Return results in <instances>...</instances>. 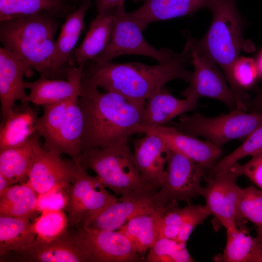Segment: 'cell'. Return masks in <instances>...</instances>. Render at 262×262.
<instances>
[{
  "instance_id": "obj_1",
  "label": "cell",
  "mask_w": 262,
  "mask_h": 262,
  "mask_svg": "<svg viewBox=\"0 0 262 262\" xmlns=\"http://www.w3.org/2000/svg\"><path fill=\"white\" fill-rule=\"evenodd\" d=\"M78 102L84 122L82 151L127 141L134 134L150 130L142 124L146 100L129 99L113 92H100L82 78Z\"/></svg>"
},
{
  "instance_id": "obj_2",
  "label": "cell",
  "mask_w": 262,
  "mask_h": 262,
  "mask_svg": "<svg viewBox=\"0 0 262 262\" xmlns=\"http://www.w3.org/2000/svg\"><path fill=\"white\" fill-rule=\"evenodd\" d=\"M192 57L188 37L183 50L170 61L150 66L139 62L92 63L83 69L82 79L106 92L129 99L146 100L169 82L181 79L189 82L192 72L186 68Z\"/></svg>"
},
{
  "instance_id": "obj_3",
  "label": "cell",
  "mask_w": 262,
  "mask_h": 262,
  "mask_svg": "<svg viewBox=\"0 0 262 262\" xmlns=\"http://www.w3.org/2000/svg\"><path fill=\"white\" fill-rule=\"evenodd\" d=\"M56 16L45 12L0 21V40L26 70L49 79L52 72L54 36L59 27Z\"/></svg>"
},
{
  "instance_id": "obj_4",
  "label": "cell",
  "mask_w": 262,
  "mask_h": 262,
  "mask_svg": "<svg viewBox=\"0 0 262 262\" xmlns=\"http://www.w3.org/2000/svg\"><path fill=\"white\" fill-rule=\"evenodd\" d=\"M238 0H212L208 9L212 20L209 29L195 45L209 56L223 71L234 94L238 106L243 105L248 96L235 82L233 67L241 50L254 51L253 43L245 39L243 24L237 6Z\"/></svg>"
},
{
  "instance_id": "obj_5",
  "label": "cell",
  "mask_w": 262,
  "mask_h": 262,
  "mask_svg": "<svg viewBox=\"0 0 262 262\" xmlns=\"http://www.w3.org/2000/svg\"><path fill=\"white\" fill-rule=\"evenodd\" d=\"M78 162L85 169L92 170L119 199L151 197L158 191L138 171L127 141L84 149Z\"/></svg>"
},
{
  "instance_id": "obj_6",
  "label": "cell",
  "mask_w": 262,
  "mask_h": 262,
  "mask_svg": "<svg viewBox=\"0 0 262 262\" xmlns=\"http://www.w3.org/2000/svg\"><path fill=\"white\" fill-rule=\"evenodd\" d=\"M262 124V113L235 109L229 114L207 117L200 113L181 115L170 127L189 135L202 137L217 147L231 140L246 138Z\"/></svg>"
},
{
  "instance_id": "obj_7",
  "label": "cell",
  "mask_w": 262,
  "mask_h": 262,
  "mask_svg": "<svg viewBox=\"0 0 262 262\" xmlns=\"http://www.w3.org/2000/svg\"><path fill=\"white\" fill-rule=\"evenodd\" d=\"M113 14L109 42L104 50L92 60V63L104 64L128 54L147 56L159 63H163L170 61L177 54L170 49H158L149 44L139 26L126 12L124 5L117 7Z\"/></svg>"
},
{
  "instance_id": "obj_8",
  "label": "cell",
  "mask_w": 262,
  "mask_h": 262,
  "mask_svg": "<svg viewBox=\"0 0 262 262\" xmlns=\"http://www.w3.org/2000/svg\"><path fill=\"white\" fill-rule=\"evenodd\" d=\"M166 172L163 184L153 196L158 205L187 202L201 195L207 171L183 154L170 148Z\"/></svg>"
},
{
  "instance_id": "obj_9",
  "label": "cell",
  "mask_w": 262,
  "mask_h": 262,
  "mask_svg": "<svg viewBox=\"0 0 262 262\" xmlns=\"http://www.w3.org/2000/svg\"><path fill=\"white\" fill-rule=\"evenodd\" d=\"M191 45L190 64L194 71L190 84L181 95L185 98L208 97L219 100L230 111L237 109V101L223 73L217 64L195 43V39L189 37Z\"/></svg>"
},
{
  "instance_id": "obj_10",
  "label": "cell",
  "mask_w": 262,
  "mask_h": 262,
  "mask_svg": "<svg viewBox=\"0 0 262 262\" xmlns=\"http://www.w3.org/2000/svg\"><path fill=\"white\" fill-rule=\"evenodd\" d=\"M76 179L70 189V196L66 209L69 225L79 226L88 217L94 214L119 198L111 194L97 177L88 174L77 162Z\"/></svg>"
},
{
  "instance_id": "obj_11",
  "label": "cell",
  "mask_w": 262,
  "mask_h": 262,
  "mask_svg": "<svg viewBox=\"0 0 262 262\" xmlns=\"http://www.w3.org/2000/svg\"><path fill=\"white\" fill-rule=\"evenodd\" d=\"M77 242L90 256L92 262H138L144 259L120 230L109 231L76 227Z\"/></svg>"
},
{
  "instance_id": "obj_12",
  "label": "cell",
  "mask_w": 262,
  "mask_h": 262,
  "mask_svg": "<svg viewBox=\"0 0 262 262\" xmlns=\"http://www.w3.org/2000/svg\"><path fill=\"white\" fill-rule=\"evenodd\" d=\"M238 177L231 167L208 176L205 178L206 185L201 194L210 214L226 230L237 227L236 213L241 189L236 183Z\"/></svg>"
},
{
  "instance_id": "obj_13",
  "label": "cell",
  "mask_w": 262,
  "mask_h": 262,
  "mask_svg": "<svg viewBox=\"0 0 262 262\" xmlns=\"http://www.w3.org/2000/svg\"><path fill=\"white\" fill-rule=\"evenodd\" d=\"M40 135L34 143V157L27 182L38 195L59 185H71L76 177L77 163L63 160L61 155L44 148Z\"/></svg>"
},
{
  "instance_id": "obj_14",
  "label": "cell",
  "mask_w": 262,
  "mask_h": 262,
  "mask_svg": "<svg viewBox=\"0 0 262 262\" xmlns=\"http://www.w3.org/2000/svg\"><path fill=\"white\" fill-rule=\"evenodd\" d=\"M11 256L12 261L25 262H92L88 253L67 231L57 239L48 243L34 241L30 246ZM9 259L8 260H9Z\"/></svg>"
},
{
  "instance_id": "obj_15",
  "label": "cell",
  "mask_w": 262,
  "mask_h": 262,
  "mask_svg": "<svg viewBox=\"0 0 262 262\" xmlns=\"http://www.w3.org/2000/svg\"><path fill=\"white\" fill-rule=\"evenodd\" d=\"M134 142L133 160L144 178L158 190L164 183L170 148L159 135L148 131Z\"/></svg>"
},
{
  "instance_id": "obj_16",
  "label": "cell",
  "mask_w": 262,
  "mask_h": 262,
  "mask_svg": "<svg viewBox=\"0 0 262 262\" xmlns=\"http://www.w3.org/2000/svg\"><path fill=\"white\" fill-rule=\"evenodd\" d=\"M150 131L161 136L170 148L183 154L207 172L214 167L222 153L221 148L210 141L198 139L170 126H161Z\"/></svg>"
},
{
  "instance_id": "obj_17",
  "label": "cell",
  "mask_w": 262,
  "mask_h": 262,
  "mask_svg": "<svg viewBox=\"0 0 262 262\" xmlns=\"http://www.w3.org/2000/svg\"><path fill=\"white\" fill-rule=\"evenodd\" d=\"M84 68V66H71L66 80L40 76L35 81L25 82L26 88L30 90L27 102L43 107L79 95Z\"/></svg>"
},
{
  "instance_id": "obj_18",
  "label": "cell",
  "mask_w": 262,
  "mask_h": 262,
  "mask_svg": "<svg viewBox=\"0 0 262 262\" xmlns=\"http://www.w3.org/2000/svg\"><path fill=\"white\" fill-rule=\"evenodd\" d=\"M142 1L135 10L127 13L142 31L150 23L184 16L209 9L212 0H133Z\"/></svg>"
},
{
  "instance_id": "obj_19",
  "label": "cell",
  "mask_w": 262,
  "mask_h": 262,
  "mask_svg": "<svg viewBox=\"0 0 262 262\" xmlns=\"http://www.w3.org/2000/svg\"><path fill=\"white\" fill-rule=\"evenodd\" d=\"M24 76L27 77L23 66L11 53L0 48V101L2 120L11 113L16 102H27Z\"/></svg>"
},
{
  "instance_id": "obj_20",
  "label": "cell",
  "mask_w": 262,
  "mask_h": 262,
  "mask_svg": "<svg viewBox=\"0 0 262 262\" xmlns=\"http://www.w3.org/2000/svg\"><path fill=\"white\" fill-rule=\"evenodd\" d=\"M91 5V0H83L78 8L68 14L62 25L52 55V72L55 79L64 72L67 75L69 69L66 68L67 65L73 66L71 52L79 40L86 12Z\"/></svg>"
},
{
  "instance_id": "obj_21",
  "label": "cell",
  "mask_w": 262,
  "mask_h": 262,
  "mask_svg": "<svg viewBox=\"0 0 262 262\" xmlns=\"http://www.w3.org/2000/svg\"><path fill=\"white\" fill-rule=\"evenodd\" d=\"M170 203L164 205L156 204L145 209L131 218L119 229L144 259L158 240L160 220Z\"/></svg>"
},
{
  "instance_id": "obj_22",
  "label": "cell",
  "mask_w": 262,
  "mask_h": 262,
  "mask_svg": "<svg viewBox=\"0 0 262 262\" xmlns=\"http://www.w3.org/2000/svg\"><path fill=\"white\" fill-rule=\"evenodd\" d=\"M79 95L73 97L69 103L65 119L55 136L42 144L44 148L59 155L66 154L75 162L81 156L83 116L79 106Z\"/></svg>"
},
{
  "instance_id": "obj_23",
  "label": "cell",
  "mask_w": 262,
  "mask_h": 262,
  "mask_svg": "<svg viewBox=\"0 0 262 262\" xmlns=\"http://www.w3.org/2000/svg\"><path fill=\"white\" fill-rule=\"evenodd\" d=\"M198 99L194 97L178 98L163 87L146 99L142 124L150 130L164 126L174 117L195 109Z\"/></svg>"
},
{
  "instance_id": "obj_24",
  "label": "cell",
  "mask_w": 262,
  "mask_h": 262,
  "mask_svg": "<svg viewBox=\"0 0 262 262\" xmlns=\"http://www.w3.org/2000/svg\"><path fill=\"white\" fill-rule=\"evenodd\" d=\"M156 204L153 197L119 198L118 201L85 219L78 226L97 230H118L134 215Z\"/></svg>"
},
{
  "instance_id": "obj_25",
  "label": "cell",
  "mask_w": 262,
  "mask_h": 262,
  "mask_svg": "<svg viewBox=\"0 0 262 262\" xmlns=\"http://www.w3.org/2000/svg\"><path fill=\"white\" fill-rule=\"evenodd\" d=\"M37 113L27 102L15 104L11 113L0 126V150L26 143L37 132Z\"/></svg>"
},
{
  "instance_id": "obj_26",
  "label": "cell",
  "mask_w": 262,
  "mask_h": 262,
  "mask_svg": "<svg viewBox=\"0 0 262 262\" xmlns=\"http://www.w3.org/2000/svg\"><path fill=\"white\" fill-rule=\"evenodd\" d=\"M35 133L26 143L15 147L0 150V173L12 185L27 181L34 157Z\"/></svg>"
},
{
  "instance_id": "obj_27",
  "label": "cell",
  "mask_w": 262,
  "mask_h": 262,
  "mask_svg": "<svg viewBox=\"0 0 262 262\" xmlns=\"http://www.w3.org/2000/svg\"><path fill=\"white\" fill-rule=\"evenodd\" d=\"M113 18V14H107L97 15L91 21L85 38L74 52V62L77 66H84L106 48L111 37Z\"/></svg>"
},
{
  "instance_id": "obj_28",
  "label": "cell",
  "mask_w": 262,
  "mask_h": 262,
  "mask_svg": "<svg viewBox=\"0 0 262 262\" xmlns=\"http://www.w3.org/2000/svg\"><path fill=\"white\" fill-rule=\"evenodd\" d=\"M35 238L30 217L0 216V258L27 247Z\"/></svg>"
},
{
  "instance_id": "obj_29",
  "label": "cell",
  "mask_w": 262,
  "mask_h": 262,
  "mask_svg": "<svg viewBox=\"0 0 262 262\" xmlns=\"http://www.w3.org/2000/svg\"><path fill=\"white\" fill-rule=\"evenodd\" d=\"M241 223L232 229L226 230L227 243L223 253L213 260L220 262H254L258 241L252 237L248 229Z\"/></svg>"
},
{
  "instance_id": "obj_30",
  "label": "cell",
  "mask_w": 262,
  "mask_h": 262,
  "mask_svg": "<svg viewBox=\"0 0 262 262\" xmlns=\"http://www.w3.org/2000/svg\"><path fill=\"white\" fill-rule=\"evenodd\" d=\"M37 197L27 181L10 186L0 196V216L30 217L35 213Z\"/></svg>"
},
{
  "instance_id": "obj_31",
  "label": "cell",
  "mask_w": 262,
  "mask_h": 262,
  "mask_svg": "<svg viewBox=\"0 0 262 262\" xmlns=\"http://www.w3.org/2000/svg\"><path fill=\"white\" fill-rule=\"evenodd\" d=\"M68 11L65 0H0V21L41 12L61 16Z\"/></svg>"
},
{
  "instance_id": "obj_32",
  "label": "cell",
  "mask_w": 262,
  "mask_h": 262,
  "mask_svg": "<svg viewBox=\"0 0 262 262\" xmlns=\"http://www.w3.org/2000/svg\"><path fill=\"white\" fill-rule=\"evenodd\" d=\"M246 220L257 227V234L262 233V190L254 185L241 188L238 200L236 225Z\"/></svg>"
},
{
  "instance_id": "obj_33",
  "label": "cell",
  "mask_w": 262,
  "mask_h": 262,
  "mask_svg": "<svg viewBox=\"0 0 262 262\" xmlns=\"http://www.w3.org/2000/svg\"><path fill=\"white\" fill-rule=\"evenodd\" d=\"M68 216L64 211H53L41 213L33 222L35 234L34 241L48 243L52 241L67 231Z\"/></svg>"
},
{
  "instance_id": "obj_34",
  "label": "cell",
  "mask_w": 262,
  "mask_h": 262,
  "mask_svg": "<svg viewBox=\"0 0 262 262\" xmlns=\"http://www.w3.org/2000/svg\"><path fill=\"white\" fill-rule=\"evenodd\" d=\"M72 98L43 106V114L38 117L36 122L37 132L44 139L43 144L49 142L60 129Z\"/></svg>"
},
{
  "instance_id": "obj_35",
  "label": "cell",
  "mask_w": 262,
  "mask_h": 262,
  "mask_svg": "<svg viewBox=\"0 0 262 262\" xmlns=\"http://www.w3.org/2000/svg\"><path fill=\"white\" fill-rule=\"evenodd\" d=\"M262 151V124L246 138L243 143L229 154L220 159L210 170L209 176L226 170L247 156H252Z\"/></svg>"
},
{
  "instance_id": "obj_36",
  "label": "cell",
  "mask_w": 262,
  "mask_h": 262,
  "mask_svg": "<svg viewBox=\"0 0 262 262\" xmlns=\"http://www.w3.org/2000/svg\"><path fill=\"white\" fill-rule=\"evenodd\" d=\"M144 260L147 262H194L186 248V244L166 238H159L156 241Z\"/></svg>"
},
{
  "instance_id": "obj_37",
  "label": "cell",
  "mask_w": 262,
  "mask_h": 262,
  "mask_svg": "<svg viewBox=\"0 0 262 262\" xmlns=\"http://www.w3.org/2000/svg\"><path fill=\"white\" fill-rule=\"evenodd\" d=\"M70 186L71 185H59L38 195L35 212L66 210L69 202Z\"/></svg>"
},
{
  "instance_id": "obj_38",
  "label": "cell",
  "mask_w": 262,
  "mask_h": 262,
  "mask_svg": "<svg viewBox=\"0 0 262 262\" xmlns=\"http://www.w3.org/2000/svg\"><path fill=\"white\" fill-rule=\"evenodd\" d=\"M233 76L235 82L242 89L252 86L259 76L255 59L240 56L233 66Z\"/></svg>"
},
{
  "instance_id": "obj_39",
  "label": "cell",
  "mask_w": 262,
  "mask_h": 262,
  "mask_svg": "<svg viewBox=\"0 0 262 262\" xmlns=\"http://www.w3.org/2000/svg\"><path fill=\"white\" fill-rule=\"evenodd\" d=\"M252 158L244 164L238 162L231 167L239 176L247 177L262 190V151L251 156Z\"/></svg>"
},
{
  "instance_id": "obj_40",
  "label": "cell",
  "mask_w": 262,
  "mask_h": 262,
  "mask_svg": "<svg viewBox=\"0 0 262 262\" xmlns=\"http://www.w3.org/2000/svg\"><path fill=\"white\" fill-rule=\"evenodd\" d=\"M125 0H95L97 15L113 14L117 8L124 5Z\"/></svg>"
},
{
  "instance_id": "obj_41",
  "label": "cell",
  "mask_w": 262,
  "mask_h": 262,
  "mask_svg": "<svg viewBox=\"0 0 262 262\" xmlns=\"http://www.w3.org/2000/svg\"><path fill=\"white\" fill-rule=\"evenodd\" d=\"M181 227L175 225H159L158 238H166L176 240Z\"/></svg>"
},
{
  "instance_id": "obj_42",
  "label": "cell",
  "mask_w": 262,
  "mask_h": 262,
  "mask_svg": "<svg viewBox=\"0 0 262 262\" xmlns=\"http://www.w3.org/2000/svg\"><path fill=\"white\" fill-rule=\"evenodd\" d=\"M248 110L252 111L251 112L262 113V89L255 99L248 102L247 111Z\"/></svg>"
},
{
  "instance_id": "obj_43",
  "label": "cell",
  "mask_w": 262,
  "mask_h": 262,
  "mask_svg": "<svg viewBox=\"0 0 262 262\" xmlns=\"http://www.w3.org/2000/svg\"><path fill=\"white\" fill-rule=\"evenodd\" d=\"M258 245L254 262H262V233L257 234Z\"/></svg>"
},
{
  "instance_id": "obj_44",
  "label": "cell",
  "mask_w": 262,
  "mask_h": 262,
  "mask_svg": "<svg viewBox=\"0 0 262 262\" xmlns=\"http://www.w3.org/2000/svg\"><path fill=\"white\" fill-rule=\"evenodd\" d=\"M10 186H12V184L9 180L0 173V196H2Z\"/></svg>"
},
{
  "instance_id": "obj_45",
  "label": "cell",
  "mask_w": 262,
  "mask_h": 262,
  "mask_svg": "<svg viewBox=\"0 0 262 262\" xmlns=\"http://www.w3.org/2000/svg\"><path fill=\"white\" fill-rule=\"evenodd\" d=\"M259 76L262 77V49L255 59Z\"/></svg>"
}]
</instances>
